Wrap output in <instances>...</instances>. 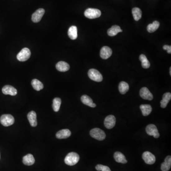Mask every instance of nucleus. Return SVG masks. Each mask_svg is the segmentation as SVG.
Here are the masks:
<instances>
[{
	"label": "nucleus",
	"instance_id": "obj_34",
	"mask_svg": "<svg viewBox=\"0 0 171 171\" xmlns=\"http://www.w3.org/2000/svg\"><path fill=\"white\" fill-rule=\"evenodd\" d=\"M0 158H1V156H0Z\"/></svg>",
	"mask_w": 171,
	"mask_h": 171
},
{
	"label": "nucleus",
	"instance_id": "obj_4",
	"mask_svg": "<svg viewBox=\"0 0 171 171\" xmlns=\"http://www.w3.org/2000/svg\"><path fill=\"white\" fill-rule=\"evenodd\" d=\"M31 53L28 48H24L17 55V58L20 62H25L30 58Z\"/></svg>",
	"mask_w": 171,
	"mask_h": 171
},
{
	"label": "nucleus",
	"instance_id": "obj_8",
	"mask_svg": "<svg viewBox=\"0 0 171 171\" xmlns=\"http://www.w3.org/2000/svg\"><path fill=\"white\" fill-rule=\"evenodd\" d=\"M142 158L146 164H153L155 162V156L148 151H146L143 153Z\"/></svg>",
	"mask_w": 171,
	"mask_h": 171
},
{
	"label": "nucleus",
	"instance_id": "obj_26",
	"mask_svg": "<svg viewBox=\"0 0 171 171\" xmlns=\"http://www.w3.org/2000/svg\"><path fill=\"white\" fill-rule=\"evenodd\" d=\"M132 14H133L134 20L136 21H139L142 17V11L139 8L135 7L133 8L132 9Z\"/></svg>",
	"mask_w": 171,
	"mask_h": 171
},
{
	"label": "nucleus",
	"instance_id": "obj_11",
	"mask_svg": "<svg viewBox=\"0 0 171 171\" xmlns=\"http://www.w3.org/2000/svg\"><path fill=\"white\" fill-rule=\"evenodd\" d=\"M140 95L144 99L152 100L153 99V95L150 91L146 87H143L140 90Z\"/></svg>",
	"mask_w": 171,
	"mask_h": 171
},
{
	"label": "nucleus",
	"instance_id": "obj_20",
	"mask_svg": "<svg viewBox=\"0 0 171 171\" xmlns=\"http://www.w3.org/2000/svg\"><path fill=\"white\" fill-rule=\"evenodd\" d=\"M123 30L118 25H114L112 27L109 29L108 30V34L109 36H115L119 32H121Z\"/></svg>",
	"mask_w": 171,
	"mask_h": 171
},
{
	"label": "nucleus",
	"instance_id": "obj_31",
	"mask_svg": "<svg viewBox=\"0 0 171 171\" xmlns=\"http://www.w3.org/2000/svg\"><path fill=\"white\" fill-rule=\"evenodd\" d=\"M96 169L97 171H111L108 166H105L102 164H98L96 166Z\"/></svg>",
	"mask_w": 171,
	"mask_h": 171
},
{
	"label": "nucleus",
	"instance_id": "obj_13",
	"mask_svg": "<svg viewBox=\"0 0 171 171\" xmlns=\"http://www.w3.org/2000/svg\"><path fill=\"white\" fill-rule=\"evenodd\" d=\"M2 92L4 95H10L14 96L17 95V90L16 89L10 85H6L2 88Z\"/></svg>",
	"mask_w": 171,
	"mask_h": 171
},
{
	"label": "nucleus",
	"instance_id": "obj_21",
	"mask_svg": "<svg viewBox=\"0 0 171 171\" xmlns=\"http://www.w3.org/2000/svg\"><path fill=\"white\" fill-rule=\"evenodd\" d=\"M68 36L70 39L73 40L76 39L78 37V30L75 26H72L68 30Z\"/></svg>",
	"mask_w": 171,
	"mask_h": 171
},
{
	"label": "nucleus",
	"instance_id": "obj_9",
	"mask_svg": "<svg viewBox=\"0 0 171 171\" xmlns=\"http://www.w3.org/2000/svg\"><path fill=\"white\" fill-rule=\"evenodd\" d=\"M116 119L115 116L109 115L107 116L104 120V125L108 129H112L116 125Z\"/></svg>",
	"mask_w": 171,
	"mask_h": 171
},
{
	"label": "nucleus",
	"instance_id": "obj_18",
	"mask_svg": "<svg viewBox=\"0 0 171 171\" xmlns=\"http://www.w3.org/2000/svg\"><path fill=\"white\" fill-rule=\"evenodd\" d=\"M171 166V156L168 155L165 158L164 162L161 164V169L162 171H168Z\"/></svg>",
	"mask_w": 171,
	"mask_h": 171
},
{
	"label": "nucleus",
	"instance_id": "obj_17",
	"mask_svg": "<svg viewBox=\"0 0 171 171\" xmlns=\"http://www.w3.org/2000/svg\"><path fill=\"white\" fill-rule=\"evenodd\" d=\"M81 100L84 104L91 108H95L96 107V104L94 103L92 99L87 95H83L81 98Z\"/></svg>",
	"mask_w": 171,
	"mask_h": 171
},
{
	"label": "nucleus",
	"instance_id": "obj_32",
	"mask_svg": "<svg viewBox=\"0 0 171 171\" xmlns=\"http://www.w3.org/2000/svg\"><path fill=\"white\" fill-rule=\"evenodd\" d=\"M164 49L166 50L167 51V53L169 54L171 53V46L169 45H164L163 47Z\"/></svg>",
	"mask_w": 171,
	"mask_h": 171
},
{
	"label": "nucleus",
	"instance_id": "obj_23",
	"mask_svg": "<svg viewBox=\"0 0 171 171\" xmlns=\"http://www.w3.org/2000/svg\"><path fill=\"white\" fill-rule=\"evenodd\" d=\"M171 99V93H165L163 96V99L161 101V107L162 108H166L167 104H168L169 101Z\"/></svg>",
	"mask_w": 171,
	"mask_h": 171
},
{
	"label": "nucleus",
	"instance_id": "obj_27",
	"mask_svg": "<svg viewBox=\"0 0 171 171\" xmlns=\"http://www.w3.org/2000/svg\"><path fill=\"white\" fill-rule=\"evenodd\" d=\"M118 89L120 93L125 94L129 90V85L126 82L122 81L119 84Z\"/></svg>",
	"mask_w": 171,
	"mask_h": 171
},
{
	"label": "nucleus",
	"instance_id": "obj_16",
	"mask_svg": "<svg viewBox=\"0 0 171 171\" xmlns=\"http://www.w3.org/2000/svg\"><path fill=\"white\" fill-rule=\"evenodd\" d=\"M57 70L59 72H66L70 70V66L67 63L65 62H59L56 65Z\"/></svg>",
	"mask_w": 171,
	"mask_h": 171
},
{
	"label": "nucleus",
	"instance_id": "obj_2",
	"mask_svg": "<svg viewBox=\"0 0 171 171\" xmlns=\"http://www.w3.org/2000/svg\"><path fill=\"white\" fill-rule=\"evenodd\" d=\"M90 135L93 138L99 141L104 140L106 136L105 132L98 128H95L92 129L90 131Z\"/></svg>",
	"mask_w": 171,
	"mask_h": 171
},
{
	"label": "nucleus",
	"instance_id": "obj_14",
	"mask_svg": "<svg viewBox=\"0 0 171 171\" xmlns=\"http://www.w3.org/2000/svg\"><path fill=\"white\" fill-rule=\"evenodd\" d=\"M71 134L72 133L69 129H65L58 132L56 136L58 139H65L71 136Z\"/></svg>",
	"mask_w": 171,
	"mask_h": 171
},
{
	"label": "nucleus",
	"instance_id": "obj_25",
	"mask_svg": "<svg viewBox=\"0 0 171 171\" xmlns=\"http://www.w3.org/2000/svg\"><path fill=\"white\" fill-rule=\"evenodd\" d=\"M31 85L33 89L36 91H39L44 89L43 84L37 79H34L31 81Z\"/></svg>",
	"mask_w": 171,
	"mask_h": 171
},
{
	"label": "nucleus",
	"instance_id": "obj_7",
	"mask_svg": "<svg viewBox=\"0 0 171 171\" xmlns=\"http://www.w3.org/2000/svg\"><path fill=\"white\" fill-rule=\"evenodd\" d=\"M146 133L150 136H153L155 138H158L160 136L157 127L153 124L148 125L146 127Z\"/></svg>",
	"mask_w": 171,
	"mask_h": 171
},
{
	"label": "nucleus",
	"instance_id": "obj_12",
	"mask_svg": "<svg viewBox=\"0 0 171 171\" xmlns=\"http://www.w3.org/2000/svg\"><path fill=\"white\" fill-rule=\"evenodd\" d=\"M112 54V50L108 46H104L100 50L101 58L103 59H106L110 57Z\"/></svg>",
	"mask_w": 171,
	"mask_h": 171
},
{
	"label": "nucleus",
	"instance_id": "obj_28",
	"mask_svg": "<svg viewBox=\"0 0 171 171\" xmlns=\"http://www.w3.org/2000/svg\"><path fill=\"white\" fill-rule=\"evenodd\" d=\"M160 26V23L158 21H154L152 24H150L147 26V30L150 33L156 31Z\"/></svg>",
	"mask_w": 171,
	"mask_h": 171
},
{
	"label": "nucleus",
	"instance_id": "obj_33",
	"mask_svg": "<svg viewBox=\"0 0 171 171\" xmlns=\"http://www.w3.org/2000/svg\"><path fill=\"white\" fill-rule=\"evenodd\" d=\"M170 75H171V67L170 68Z\"/></svg>",
	"mask_w": 171,
	"mask_h": 171
},
{
	"label": "nucleus",
	"instance_id": "obj_30",
	"mask_svg": "<svg viewBox=\"0 0 171 171\" xmlns=\"http://www.w3.org/2000/svg\"><path fill=\"white\" fill-rule=\"evenodd\" d=\"M139 59L142 62V66L144 68H148L150 67V63L147 58L145 55L141 54L139 56Z\"/></svg>",
	"mask_w": 171,
	"mask_h": 171
},
{
	"label": "nucleus",
	"instance_id": "obj_24",
	"mask_svg": "<svg viewBox=\"0 0 171 171\" xmlns=\"http://www.w3.org/2000/svg\"><path fill=\"white\" fill-rule=\"evenodd\" d=\"M140 109L144 116H148L152 112V107L150 105H148V104L141 105L140 106Z\"/></svg>",
	"mask_w": 171,
	"mask_h": 171
},
{
	"label": "nucleus",
	"instance_id": "obj_19",
	"mask_svg": "<svg viewBox=\"0 0 171 171\" xmlns=\"http://www.w3.org/2000/svg\"><path fill=\"white\" fill-rule=\"evenodd\" d=\"M114 158H115V161L118 162V163L126 164L127 162L125 155L122 153H121V152H116L114 154Z\"/></svg>",
	"mask_w": 171,
	"mask_h": 171
},
{
	"label": "nucleus",
	"instance_id": "obj_29",
	"mask_svg": "<svg viewBox=\"0 0 171 171\" xmlns=\"http://www.w3.org/2000/svg\"><path fill=\"white\" fill-rule=\"evenodd\" d=\"M62 104V100L60 98H56L53 100V108L55 112H58Z\"/></svg>",
	"mask_w": 171,
	"mask_h": 171
},
{
	"label": "nucleus",
	"instance_id": "obj_3",
	"mask_svg": "<svg viewBox=\"0 0 171 171\" xmlns=\"http://www.w3.org/2000/svg\"><path fill=\"white\" fill-rule=\"evenodd\" d=\"M84 15L88 18L93 19L99 17L101 15V12L97 9L89 8L85 12Z\"/></svg>",
	"mask_w": 171,
	"mask_h": 171
},
{
	"label": "nucleus",
	"instance_id": "obj_10",
	"mask_svg": "<svg viewBox=\"0 0 171 171\" xmlns=\"http://www.w3.org/2000/svg\"><path fill=\"white\" fill-rule=\"evenodd\" d=\"M45 13V10L42 8L38 9L35 12H34L32 15L31 20L34 22H39L41 20L42 17Z\"/></svg>",
	"mask_w": 171,
	"mask_h": 171
},
{
	"label": "nucleus",
	"instance_id": "obj_6",
	"mask_svg": "<svg viewBox=\"0 0 171 171\" xmlns=\"http://www.w3.org/2000/svg\"><path fill=\"white\" fill-rule=\"evenodd\" d=\"M88 76L91 80L95 81L101 82L102 81L103 76L101 74L99 71L94 68L89 70Z\"/></svg>",
	"mask_w": 171,
	"mask_h": 171
},
{
	"label": "nucleus",
	"instance_id": "obj_22",
	"mask_svg": "<svg viewBox=\"0 0 171 171\" xmlns=\"http://www.w3.org/2000/svg\"><path fill=\"white\" fill-rule=\"evenodd\" d=\"M23 163L25 165H31L35 163V159L31 154H28L23 157Z\"/></svg>",
	"mask_w": 171,
	"mask_h": 171
},
{
	"label": "nucleus",
	"instance_id": "obj_5",
	"mask_svg": "<svg viewBox=\"0 0 171 171\" xmlns=\"http://www.w3.org/2000/svg\"><path fill=\"white\" fill-rule=\"evenodd\" d=\"M0 122L2 126L9 127L14 124V118L13 116L10 114L3 115L0 118Z\"/></svg>",
	"mask_w": 171,
	"mask_h": 171
},
{
	"label": "nucleus",
	"instance_id": "obj_1",
	"mask_svg": "<svg viewBox=\"0 0 171 171\" xmlns=\"http://www.w3.org/2000/svg\"><path fill=\"white\" fill-rule=\"evenodd\" d=\"M80 160V156L77 153L71 152L68 153L65 158V163L67 165L72 166L78 163Z\"/></svg>",
	"mask_w": 171,
	"mask_h": 171
},
{
	"label": "nucleus",
	"instance_id": "obj_15",
	"mask_svg": "<svg viewBox=\"0 0 171 171\" xmlns=\"http://www.w3.org/2000/svg\"><path fill=\"white\" fill-rule=\"evenodd\" d=\"M28 119L29 121L30 125L32 127H35L37 125V121L36 113L33 111H31L27 115Z\"/></svg>",
	"mask_w": 171,
	"mask_h": 171
}]
</instances>
